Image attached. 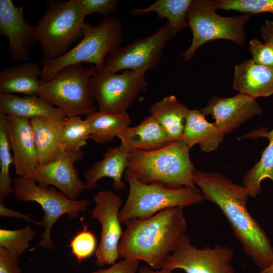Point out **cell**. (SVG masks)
<instances>
[{"mask_svg":"<svg viewBox=\"0 0 273 273\" xmlns=\"http://www.w3.org/2000/svg\"><path fill=\"white\" fill-rule=\"evenodd\" d=\"M193 181L201 189L203 199L221 210L244 252L255 265L263 269L272 264L273 247L264 230L248 211L247 189L218 172L196 169Z\"/></svg>","mask_w":273,"mask_h":273,"instance_id":"obj_1","label":"cell"},{"mask_svg":"<svg viewBox=\"0 0 273 273\" xmlns=\"http://www.w3.org/2000/svg\"><path fill=\"white\" fill-rule=\"evenodd\" d=\"M183 209L168 208L148 218L125 222L118 246L120 257L143 261L155 270L162 269L186 232Z\"/></svg>","mask_w":273,"mask_h":273,"instance_id":"obj_2","label":"cell"},{"mask_svg":"<svg viewBox=\"0 0 273 273\" xmlns=\"http://www.w3.org/2000/svg\"><path fill=\"white\" fill-rule=\"evenodd\" d=\"M190 148L181 139L152 151L135 150L128 153L126 170L139 181L178 189L196 188V169L190 157Z\"/></svg>","mask_w":273,"mask_h":273,"instance_id":"obj_3","label":"cell"},{"mask_svg":"<svg viewBox=\"0 0 273 273\" xmlns=\"http://www.w3.org/2000/svg\"><path fill=\"white\" fill-rule=\"evenodd\" d=\"M122 28L119 18L109 16H105L96 26L85 23L82 39L74 48L57 59L42 58L40 81H48L62 68L77 63H92L98 71L102 70L107 55L122 43Z\"/></svg>","mask_w":273,"mask_h":273,"instance_id":"obj_4","label":"cell"},{"mask_svg":"<svg viewBox=\"0 0 273 273\" xmlns=\"http://www.w3.org/2000/svg\"><path fill=\"white\" fill-rule=\"evenodd\" d=\"M124 174L129 191L124 205L119 212L121 223L132 219L148 218L168 208L184 209L204 200L196 187L185 186L174 189L157 184H146L139 181L126 170Z\"/></svg>","mask_w":273,"mask_h":273,"instance_id":"obj_5","label":"cell"},{"mask_svg":"<svg viewBox=\"0 0 273 273\" xmlns=\"http://www.w3.org/2000/svg\"><path fill=\"white\" fill-rule=\"evenodd\" d=\"M98 71L95 65L84 63L68 65L59 71L50 80L41 81L37 95L55 105L66 117L86 115L97 111L89 81Z\"/></svg>","mask_w":273,"mask_h":273,"instance_id":"obj_6","label":"cell"},{"mask_svg":"<svg viewBox=\"0 0 273 273\" xmlns=\"http://www.w3.org/2000/svg\"><path fill=\"white\" fill-rule=\"evenodd\" d=\"M85 18L75 0L48 2L35 26L43 59L54 60L63 56L71 44L82 37Z\"/></svg>","mask_w":273,"mask_h":273,"instance_id":"obj_7","label":"cell"},{"mask_svg":"<svg viewBox=\"0 0 273 273\" xmlns=\"http://www.w3.org/2000/svg\"><path fill=\"white\" fill-rule=\"evenodd\" d=\"M216 1L193 0L187 14L188 26L193 38L184 52L183 61L190 60L203 44L216 39H226L243 46L246 40L245 27L252 14L223 17L216 13Z\"/></svg>","mask_w":273,"mask_h":273,"instance_id":"obj_8","label":"cell"},{"mask_svg":"<svg viewBox=\"0 0 273 273\" xmlns=\"http://www.w3.org/2000/svg\"><path fill=\"white\" fill-rule=\"evenodd\" d=\"M36 182L32 177H16L13 184L14 195L16 199L22 202L37 203L44 211L41 221L44 231L40 235L39 244L30 251H34L39 246L53 250L54 245L51 233L57 220L63 215L72 218L77 217L80 213L87 210L89 201L86 199L73 200L53 188H43Z\"/></svg>","mask_w":273,"mask_h":273,"instance_id":"obj_9","label":"cell"},{"mask_svg":"<svg viewBox=\"0 0 273 273\" xmlns=\"http://www.w3.org/2000/svg\"><path fill=\"white\" fill-rule=\"evenodd\" d=\"M145 71L125 70L121 74L98 71L89 81V88L98 103V111L122 113L132 104L141 93L147 89Z\"/></svg>","mask_w":273,"mask_h":273,"instance_id":"obj_10","label":"cell"},{"mask_svg":"<svg viewBox=\"0 0 273 273\" xmlns=\"http://www.w3.org/2000/svg\"><path fill=\"white\" fill-rule=\"evenodd\" d=\"M173 36L167 21L154 33L136 39L108 55L102 70L116 73L122 70L146 72L154 69L161 61L166 44Z\"/></svg>","mask_w":273,"mask_h":273,"instance_id":"obj_11","label":"cell"},{"mask_svg":"<svg viewBox=\"0 0 273 273\" xmlns=\"http://www.w3.org/2000/svg\"><path fill=\"white\" fill-rule=\"evenodd\" d=\"M234 253L231 248L220 245L197 248L184 234L162 268L181 269L186 273H236L231 264Z\"/></svg>","mask_w":273,"mask_h":273,"instance_id":"obj_12","label":"cell"},{"mask_svg":"<svg viewBox=\"0 0 273 273\" xmlns=\"http://www.w3.org/2000/svg\"><path fill=\"white\" fill-rule=\"evenodd\" d=\"M94 201L91 218L97 219L102 226L95 264L100 267L113 265L120 257L118 246L123 232L119 214L122 201L119 195L105 190L98 192Z\"/></svg>","mask_w":273,"mask_h":273,"instance_id":"obj_13","label":"cell"},{"mask_svg":"<svg viewBox=\"0 0 273 273\" xmlns=\"http://www.w3.org/2000/svg\"><path fill=\"white\" fill-rule=\"evenodd\" d=\"M84 152L78 151L67 152L63 149L53 161L38 165L31 177L43 188L53 186L69 198L76 200L85 188V183L78 177L74 164L81 161Z\"/></svg>","mask_w":273,"mask_h":273,"instance_id":"obj_14","label":"cell"},{"mask_svg":"<svg viewBox=\"0 0 273 273\" xmlns=\"http://www.w3.org/2000/svg\"><path fill=\"white\" fill-rule=\"evenodd\" d=\"M0 34L9 40L8 52L14 60L30 61L29 53L37 42L36 27L25 20L23 4L0 0Z\"/></svg>","mask_w":273,"mask_h":273,"instance_id":"obj_15","label":"cell"},{"mask_svg":"<svg viewBox=\"0 0 273 273\" xmlns=\"http://www.w3.org/2000/svg\"><path fill=\"white\" fill-rule=\"evenodd\" d=\"M200 111L205 116L211 115L215 119L214 125L224 135L263 113L256 99L239 93L226 98L213 96Z\"/></svg>","mask_w":273,"mask_h":273,"instance_id":"obj_16","label":"cell"},{"mask_svg":"<svg viewBox=\"0 0 273 273\" xmlns=\"http://www.w3.org/2000/svg\"><path fill=\"white\" fill-rule=\"evenodd\" d=\"M5 121L15 172L31 177L39 162L30 120L5 115Z\"/></svg>","mask_w":273,"mask_h":273,"instance_id":"obj_17","label":"cell"},{"mask_svg":"<svg viewBox=\"0 0 273 273\" xmlns=\"http://www.w3.org/2000/svg\"><path fill=\"white\" fill-rule=\"evenodd\" d=\"M0 113L30 120L38 117L62 120L66 117L60 109L37 94L22 97L0 93Z\"/></svg>","mask_w":273,"mask_h":273,"instance_id":"obj_18","label":"cell"},{"mask_svg":"<svg viewBox=\"0 0 273 273\" xmlns=\"http://www.w3.org/2000/svg\"><path fill=\"white\" fill-rule=\"evenodd\" d=\"M233 88L255 99L273 95V67L258 64L251 59L236 65Z\"/></svg>","mask_w":273,"mask_h":273,"instance_id":"obj_19","label":"cell"},{"mask_svg":"<svg viewBox=\"0 0 273 273\" xmlns=\"http://www.w3.org/2000/svg\"><path fill=\"white\" fill-rule=\"evenodd\" d=\"M117 136L121 141L120 146L128 153L135 150H154L171 142L166 132L151 115L145 117L135 126L126 127Z\"/></svg>","mask_w":273,"mask_h":273,"instance_id":"obj_20","label":"cell"},{"mask_svg":"<svg viewBox=\"0 0 273 273\" xmlns=\"http://www.w3.org/2000/svg\"><path fill=\"white\" fill-rule=\"evenodd\" d=\"M128 152L121 146L109 147L101 160L95 162L83 173L85 188L91 190L97 186V181L103 177L113 179V188L121 190L125 187L122 180L126 170Z\"/></svg>","mask_w":273,"mask_h":273,"instance_id":"obj_21","label":"cell"},{"mask_svg":"<svg viewBox=\"0 0 273 273\" xmlns=\"http://www.w3.org/2000/svg\"><path fill=\"white\" fill-rule=\"evenodd\" d=\"M64 119L52 120L38 117L30 120L38 165L53 161L63 149L62 128Z\"/></svg>","mask_w":273,"mask_h":273,"instance_id":"obj_22","label":"cell"},{"mask_svg":"<svg viewBox=\"0 0 273 273\" xmlns=\"http://www.w3.org/2000/svg\"><path fill=\"white\" fill-rule=\"evenodd\" d=\"M42 70L34 62H24L0 71V93L36 95L40 84Z\"/></svg>","mask_w":273,"mask_h":273,"instance_id":"obj_23","label":"cell"},{"mask_svg":"<svg viewBox=\"0 0 273 273\" xmlns=\"http://www.w3.org/2000/svg\"><path fill=\"white\" fill-rule=\"evenodd\" d=\"M224 134L213 123L208 122L200 110H190L186 117L182 140L191 149L196 144L205 152L216 149Z\"/></svg>","mask_w":273,"mask_h":273,"instance_id":"obj_24","label":"cell"},{"mask_svg":"<svg viewBox=\"0 0 273 273\" xmlns=\"http://www.w3.org/2000/svg\"><path fill=\"white\" fill-rule=\"evenodd\" d=\"M150 111L171 142L182 139L190 109L174 96H167L156 102L150 107Z\"/></svg>","mask_w":273,"mask_h":273,"instance_id":"obj_25","label":"cell"},{"mask_svg":"<svg viewBox=\"0 0 273 273\" xmlns=\"http://www.w3.org/2000/svg\"><path fill=\"white\" fill-rule=\"evenodd\" d=\"M266 138L269 144L262 152L259 161L249 170L243 178V186L248 190L249 196L255 197L261 190V183L265 178L273 182V129L270 131L261 127L244 135L241 138L254 139Z\"/></svg>","mask_w":273,"mask_h":273,"instance_id":"obj_26","label":"cell"},{"mask_svg":"<svg viewBox=\"0 0 273 273\" xmlns=\"http://www.w3.org/2000/svg\"><path fill=\"white\" fill-rule=\"evenodd\" d=\"M84 119L89 128L90 139L100 144L112 141L131 123L126 112L112 113L97 111Z\"/></svg>","mask_w":273,"mask_h":273,"instance_id":"obj_27","label":"cell"},{"mask_svg":"<svg viewBox=\"0 0 273 273\" xmlns=\"http://www.w3.org/2000/svg\"><path fill=\"white\" fill-rule=\"evenodd\" d=\"M193 0H158L144 9L131 11L133 16H141L154 12L160 19L167 18L174 36L188 26L187 14Z\"/></svg>","mask_w":273,"mask_h":273,"instance_id":"obj_28","label":"cell"},{"mask_svg":"<svg viewBox=\"0 0 273 273\" xmlns=\"http://www.w3.org/2000/svg\"><path fill=\"white\" fill-rule=\"evenodd\" d=\"M5 115L0 113V203L14 192L13 179L10 175V167L13 164L5 121Z\"/></svg>","mask_w":273,"mask_h":273,"instance_id":"obj_29","label":"cell"},{"mask_svg":"<svg viewBox=\"0 0 273 273\" xmlns=\"http://www.w3.org/2000/svg\"><path fill=\"white\" fill-rule=\"evenodd\" d=\"M90 130L85 119L79 116L66 117L62 128V143L67 152L78 151L87 144Z\"/></svg>","mask_w":273,"mask_h":273,"instance_id":"obj_30","label":"cell"},{"mask_svg":"<svg viewBox=\"0 0 273 273\" xmlns=\"http://www.w3.org/2000/svg\"><path fill=\"white\" fill-rule=\"evenodd\" d=\"M37 232L30 225L16 230L0 229V247L18 256L28 248Z\"/></svg>","mask_w":273,"mask_h":273,"instance_id":"obj_31","label":"cell"},{"mask_svg":"<svg viewBox=\"0 0 273 273\" xmlns=\"http://www.w3.org/2000/svg\"><path fill=\"white\" fill-rule=\"evenodd\" d=\"M218 9L234 10L244 13L273 14V0H217Z\"/></svg>","mask_w":273,"mask_h":273,"instance_id":"obj_32","label":"cell"},{"mask_svg":"<svg viewBox=\"0 0 273 273\" xmlns=\"http://www.w3.org/2000/svg\"><path fill=\"white\" fill-rule=\"evenodd\" d=\"M72 254L78 262L92 256L96 251L97 240L95 234L84 225L83 229L71 240L69 245Z\"/></svg>","mask_w":273,"mask_h":273,"instance_id":"obj_33","label":"cell"},{"mask_svg":"<svg viewBox=\"0 0 273 273\" xmlns=\"http://www.w3.org/2000/svg\"><path fill=\"white\" fill-rule=\"evenodd\" d=\"M83 15L97 13L105 16L114 11L119 2L117 0H75Z\"/></svg>","mask_w":273,"mask_h":273,"instance_id":"obj_34","label":"cell"},{"mask_svg":"<svg viewBox=\"0 0 273 273\" xmlns=\"http://www.w3.org/2000/svg\"><path fill=\"white\" fill-rule=\"evenodd\" d=\"M252 60L256 63L268 67H273V46L263 43L256 38L251 40L249 46Z\"/></svg>","mask_w":273,"mask_h":273,"instance_id":"obj_35","label":"cell"},{"mask_svg":"<svg viewBox=\"0 0 273 273\" xmlns=\"http://www.w3.org/2000/svg\"><path fill=\"white\" fill-rule=\"evenodd\" d=\"M19 256L0 247V273H21L19 266Z\"/></svg>","mask_w":273,"mask_h":273,"instance_id":"obj_36","label":"cell"},{"mask_svg":"<svg viewBox=\"0 0 273 273\" xmlns=\"http://www.w3.org/2000/svg\"><path fill=\"white\" fill-rule=\"evenodd\" d=\"M139 261L129 259L116 262L108 268L93 271V273H136Z\"/></svg>","mask_w":273,"mask_h":273,"instance_id":"obj_37","label":"cell"},{"mask_svg":"<svg viewBox=\"0 0 273 273\" xmlns=\"http://www.w3.org/2000/svg\"><path fill=\"white\" fill-rule=\"evenodd\" d=\"M0 216L5 217H16L30 221L36 225L41 226V221H35L32 219L29 215L23 214L19 211L9 209L6 207L2 203H0Z\"/></svg>","mask_w":273,"mask_h":273,"instance_id":"obj_38","label":"cell"},{"mask_svg":"<svg viewBox=\"0 0 273 273\" xmlns=\"http://www.w3.org/2000/svg\"><path fill=\"white\" fill-rule=\"evenodd\" d=\"M260 31L261 36L265 42L273 46V21L266 20Z\"/></svg>","mask_w":273,"mask_h":273,"instance_id":"obj_39","label":"cell"},{"mask_svg":"<svg viewBox=\"0 0 273 273\" xmlns=\"http://www.w3.org/2000/svg\"><path fill=\"white\" fill-rule=\"evenodd\" d=\"M138 273H172V271L165 268L159 270L152 269L147 266H142L139 268Z\"/></svg>","mask_w":273,"mask_h":273,"instance_id":"obj_40","label":"cell"},{"mask_svg":"<svg viewBox=\"0 0 273 273\" xmlns=\"http://www.w3.org/2000/svg\"><path fill=\"white\" fill-rule=\"evenodd\" d=\"M259 273H273V263L268 267L261 269Z\"/></svg>","mask_w":273,"mask_h":273,"instance_id":"obj_41","label":"cell"}]
</instances>
